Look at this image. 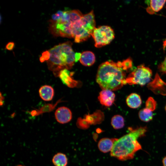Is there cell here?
Listing matches in <instances>:
<instances>
[{
	"label": "cell",
	"instance_id": "obj_1",
	"mask_svg": "<svg viewBox=\"0 0 166 166\" xmlns=\"http://www.w3.org/2000/svg\"><path fill=\"white\" fill-rule=\"evenodd\" d=\"M128 133L117 139L114 142L110 155L121 161L133 158L135 153L142 149L138 140L145 135L148 129L146 126L128 128Z\"/></svg>",
	"mask_w": 166,
	"mask_h": 166
},
{
	"label": "cell",
	"instance_id": "obj_2",
	"mask_svg": "<svg viewBox=\"0 0 166 166\" xmlns=\"http://www.w3.org/2000/svg\"><path fill=\"white\" fill-rule=\"evenodd\" d=\"M126 73L122 61L109 60L99 66L96 81L103 90H117L126 84Z\"/></svg>",
	"mask_w": 166,
	"mask_h": 166
},
{
	"label": "cell",
	"instance_id": "obj_3",
	"mask_svg": "<svg viewBox=\"0 0 166 166\" xmlns=\"http://www.w3.org/2000/svg\"><path fill=\"white\" fill-rule=\"evenodd\" d=\"M72 44L68 41L56 45L49 50V59L47 61L49 69L58 76L62 69H70L75 62V53L72 48Z\"/></svg>",
	"mask_w": 166,
	"mask_h": 166
},
{
	"label": "cell",
	"instance_id": "obj_4",
	"mask_svg": "<svg viewBox=\"0 0 166 166\" xmlns=\"http://www.w3.org/2000/svg\"><path fill=\"white\" fill-rule=\"evenodd\" d=\"M151 69L144 64H141L133 69L126 78V84L138 85L143 86L148 84L152 80Z\"/></svg>",
	"mask_w": 166,
	"mask_h": 166
},
{
	"label": "cell",
	"instance_id": "obj_5",
	"mask_svg": "<svg viewBox=\"0 0 166 166\" xmlns=\"http://www.w3.org/2000/svg\"><path fill=\"white\" fill-rule=\"evenodd\" d=\"M91 36L95 42V46L100 48L109 44L114 38L115 34L110 26H102L95 28Z\"/></svg>",
	"mask_w": 166,
	"mask_h": 166
},
{
	"label": "cell",
	"instance_id": "obj_6",
	"mask_svg": "<svg viewBox=\"0 0 166 166\" xmlns=\"http://www.w3.org/2000/svg\"><path fill=\"white\" fill-rule=\"evenodd\" d=\"M91 35V34L82 26L81 19L73 23V36L75 42L80 43L85 41Z\"/></svg>",
	"mask_w": 166,
	"mask_h": 166
},
{
	"label": "cell",
	"instance_id": "obj_7",
	"mask_svg": "<svg viewBox=\"0 0 166 166\" xmlns=\"http://www.w3.org/2000/svg\"><path fill=\"white\" fill-rule=\"evenodd\" d=\"M148 88L155 94L166 96V83L156 73L154 79L147 85Z\"/></svg>",
	"mask_w": 166,
	"mask_h": 166
},
{
	"label": "cell",
	"instance_id": "obj_8",
	"mask_svg": "<svg viewBox=\"0 0 166 166\" xmlns=\"http://www.w3.org/2000/svg\"><path fill=\"white\" fill-rule=\"evenodd\" d=\"M56 120L59 123L64 124L69 122L72 118V113L68 108L62 106L58 108L55 111Z\"/></svg>",
	"mask_w": 166,
	"mask_h": 166
},
{
	"label": "cell",
	"instance_id": "obj_9",
	"mask_svg": "<svg viewBox=\"0 0 166 166\" xmlns=\"http://www.w3.org/2000/svg\"><path fill=\"white\" fill-rule=\"evenodd\" d=\"M82 26L91 34L95 28L96 22L93 10L88 14L83 15L81 19Z\"/></svg>",
	"mask_w": 166,
	"mask_h": 166
},
{
	"label": "cell",
	"instance_id": "obj_10",
	"mask_svg": "<svg viewBox=\"0 0 166 166\" xmlns=\"http://www.w3.org/2000/svg\"><path fill=\"white\" fill-rule=\"evenodd\" d=\"M115 97V94L112 91L104 89L100 93L98 99L102 105L110 106L114 102Z\"/></svg>",
	"mask_w": 166,
	"mask_h": 166
},
{
	"label": "cell",
	"instance_id": "obj_11",
	"mask_svg": "<svg viewBox=\"0 0 166 166\" xmlns=\"http://www.w3.org/2000/svg\"><path fill=\"white\" fill-rule=\"evenodd\" d=\"M166 2V0H150L145 1L148 7L146 10L151 14H154L161 10Z\"/></svg>",
	"mask_w": 166,
	"mask_h": 166
},
{
	"label": "cell",
	"instance_id": "obj_12",
	"mask_svg": "<svg viewBox=\"0 0 166 166\" xmlns=\"http://www.w3.org/2000/svg\"><path fill=\"white\" fill-rule=\"evenodd\" d=\"M72 73L69 69H64L59 73L58 76L64 84L70 87H73L76 85V81L72 78Z\"/></svg>",
	"mask_w": 166,
	"mask_h": 166
},
{
	"label": "cell",
	"instance_id": "obj_13",
	"mask_svg": "<svg viewBox=\"0 0 166 166\" xmlns=\"http://www.w3.org/2000/svg\"><path fill=\"white\" fill-rule=\"evenodd\" d=\"M117 138H104L101 139L98 144L99 150L103 153H107L111 151L113 148L114 143Z\"/></svg>",
	"mask_w": 166,
	"mask_h": 166
},
{
	"label": "cell",
	"instance_id": "obj_14",
	"mask_svg": "<svg viewBox=\"0 0 166 166\" xmlns=\"http://www.w3.org/2000/svg\"><path fill=\"white\" fill-rule=\"evenodd\" d=\"M40 97L44 101H49L52 100L54 95V90L50 86L45 85L41 86L39 90Z\"/></svg>",
	"mask_w": 166,
	"mask_h": 166
},
{
	"label": "cell",
	"instance_id": "obj_15",
	"mask_svg": "<svg viewBox=\"0 0 166 166\" xmlns=\"http://www.w3.org/2000/svg\"><path fill=\"white\" fill-rule=\"evenodd\" d=\"M95 56L94 53L90 51L83 52L81 55L80 61L83 65L89 66L92 65L95 62Z\"/></svg>",
	"mask_w": 166,
	"mask_h": 166
},
{
	"label": "cell",
	"instance_id": "obj_16",
	"mask_svg": "<svg viewBox=\"0 0 166 166\" xmlns=\"http://www.w3.org/2000/svg\"><path fill=\"white\" fill-rule=\"evenodd\" d=\"M126 103L130 108L136 109L140 106L142 103V100L139 95L135 93H132L127 97Z\"/></svg>",
	"mask_w": 166,
	"mask_h": 166
},
{
	"label": "cell",
	"instance_id": "obj_17",
	"mask_svg": "<svg viewBox=\"0 0 166 166\" xmlns=\"http://www.w3.org/2000/svg\"><path fill=\"white\" fill-rule=\"evenodd\" d=\"M52 160L55 166H66L68 163V159L66 155L60 152L55 155Z\"/></svg>",
	"mask_w": 166,
	"mask_h": 166
},
{
	"label": "cell",
	"instance_id": "obj_18",
	"mask_svg": "<svg viewBox=\"0 0 166 166\" xmlns=\"http://www.w3.org/2000/svg\"><path fill=\"white\" fill-rule=\"evenodd\" d=\"M138 116L140 119L145 122L150 121L152 120L153 118L152 112L146 108L140 110Z\"/></svg>",
	"mask_w": 166,
	"mask_h": 166
},
{
	"label": "cell",
	"instance_id": "obj_19",
	"mask_svg": "<svg viewBox=\"0 0 166 166\" xmlns=\"http://www.w3.org/2000/svg\"><path fill=\"white\" fill-rule=\"evenodd\" d=\"M111 124L113 128L116 129L123 128L124 125V118L119 115L113 116L111 119Z\"/></svg>",
	"mask_w": 166,
	"mask_h": 166
},
{
	"label": "cell",
	"instance_id": "obj_20",
	"mask_svg": "<svg viewBox=\"0 0 166 166\" xmlns=\"http://www.w3.org/2000/svg\"><path fill=\"white\" fill-rule=\"evenodd\" d=\"M156 102L152 97H149L147 99L145 103V108L153 112L156 109Z\"/></svg>",
	"mask_w": 166,
	"mask_h": 166
},
{
	"label": "cell",
	"instance_id": "obj_21",
	"mask_svg": "<svg viewBox=\"0 0 166 166\" xmlns=\"http://www.w3.org/2000/svg\"><path fill=\"white\" fill-rule=\"evenodd\" d=\"M158 69L161 75L166 74V56L164 60L158 65Z\"/></svg>",
	"mask_w": 166,
	"mask_h": 166
},
{
	"label": "cell",
	"instance_id": "obj_22",
	"mask_svg": "<svg viewBox=\"0 0 166 166\" xmlns=\"http://www.w3.org/2000/svg\"><path fill=\"white\" fill-rule=\"evenodd\" d=\"M50 54L49 50H46L43 52L42 54V57L44 60L48 61L49 59Z\"/></svg>",
	"mask_w": 166,
	"mask_h": 166
},
{
	"label": "cell",
	"instance_id": "obj_23",
	"mask_svg": "<svg viewBox=\"0 0 166 166\" xmlns=\"http://www.w3.org/2000/svg\"><path fill=\"white\" fill-rule=\"evenodd\" d=\"M15 46L14 43L13 42H8L6 46V49L9 50L13 49Z\"/></svg>",
	"mask_w": 166,
	"mask_h": 166
},
{
	"label": "cell",
	"instance_id": "obj_24",
	"mask_svg": "<svg viewBox=\"0 0 166 166\" xmlns=\"http://www.w3.org/2000/svg\"><path fill=\"white\" fill-rule=\"evenodd\" d=\"M81 53H75V62L77 61L81 57Z\"/></svg>",
	"mask_w": 166,
	"mask_h": 166
},
{
	"label": "cell",
	"instance_id": "obj_25",
	"mask_svg": "<svg viewBox=\"0 0 166 166\" xmlns=\"http://www.w3.org/2000/svg\"><path fill=\"white\" fill-rule=\"evenodd\" d=\"M162 163L163 166H166V156L162 160Z\"/></svg>",
	"mask_w": 166,
	"mask_h": 166
},
{
	"label": "cell",
	"instance_id": "obj_26",
	"mask_svg": "<svg viewBox=\"0 0 166 166\" xmlns=\"http://www.w3.org/2000/svg\"><path fill=\"white\" fill-rule=\"evenodd\" d=\"M17 166H25L22 165H17Z\"/></svg>",
	"mask_w": 166,
	"mask_h": 166
},
{
	"label": "cell",
	"instance_id": "obj_27",
	"mask_svg": "<svg viewBox=\"0 0 166 166\" xmlns=\"http://www.w3.org/2000/svg\"><path fill=\"white\" fill-rule=\"evenodd\" d=\"M165 111L166 112V104L165 107Z\"/></svg>",
	"mask_w": 166,
	"mask_h": 166
}]
</instances>
